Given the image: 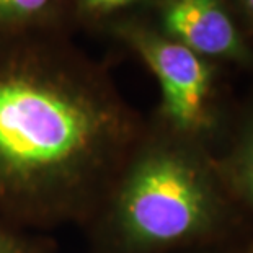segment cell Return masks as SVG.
<instances>
[{"instance_id": "cell-1", "label": "cell", "mask_w": 253, "mask_h": 253, "mask_svg": "<svg viewBox=\"0 0 253 253\" xmlns=\"http://www.w3.org/2000/svg\"><path fill=\"white\" fill-rule=\"evenodd\" d=\"M139 141L103 74L77 54L0 42V219L87 227Z\"/></svg>"}, {"instance_id": "cell-2", "label": "cell", "mask_w": 253, "mask_h": 253, "mask_svg": "<svg viewBox=\"0 0 253 253\" xmlns=\"http://www.w3.org/2000/svg\"><path fill=\"white\" fill-rule=\"evenodd\" d=\"M219 209L198 152L180 142L137 141L85 229L93 253H159L212 232Z\"/></svg>"}, {"instance_id": "cell-3", "label": "cell", "mask_w": 253, "mask_h": 253, "mask_svg": "<svg viewBox=\"0 0 253 253\" xmlns=\"http://www.w3.org/2000/svg\"><path fill=\"white\" fill-rule=\"evenodd\" d=\"M131 42L162 88L164 116L183 137H195L209 126L211 71L201 56L171 38L134 31Z\"/></svg>"}, {"instance_id": "cell-4", "label": "cell", "mask_w": 253, "mask_h": 253, "mask_svg": "<svg viewBox=\"0 0 253 253\" xmlns=\"http://www.w3.org/2000/svg\"><path fill=\"white\" fill-rule=\"evenodd\" d=\"M164 25L171 40L201 57L235 56L240 51L235 25L216 0H171Z\"/></svg>"}, {"instance_id": "cell-5", "label": "cell", "mask_w": 253, "mask_h": 253, "mask_svg": "<svg viewBox=\"0 0 253 253\" xmlns=\"http://www.w3.org/2000/svg\"><path fill=\"white\" fill-rule=\"evenodd\" d=\"M0 253H54V242L46 234L0 219Z\"/></svg>"}, {"instance_id": "cell-6", "label": "cell", "mask_w": 253, "mask_h": 253, "mask_svg": "<svg viewBox=\"0 0 253 253\" xmlns=\"http://www.w3.org/2000/svg\"><path fill=\"white\" fill-rule=\"evenodd\" d=\"M49 0H0V18L23 20L35 17L47 7Z\"/></svg>"}, {"instance_id": "cell-7", "label": "cell", "mask_w": 253, "mask_h": 253, "mask_svg": "<svg viewBox=\"0 0 253 253\" xmlns=\"http://www.w3.org/2000/svg\"><path fill=\"white\" fill-rule=\"evenodd\" d=\"M239 176L245 190H249L250 196L253 198V137L249 145L244 147V152L239 160Z\"/></svg>"}, {"instance_id": "cell-8", "label": "cell", "mask_w": 253, "mask_h": 253, "mask_svg": "<svg viewBox=\"0 0 253 253\" xmlns=\"http://www.w3.org/2000/svg\"><path fill=\"white\" fill-rule=\"evenodd\" d=\"M85 2L88 3V7L96 10H113L125 7V5L134 2V0H85Z\"/></svg>"}, {"instance_id": "cell-9", "label": "cell", "mask_w": 253, "mask_h": 253, "mask_svg": "<svg viewBox=\"0 0 253 253\" xmlns=\"http://www.w3.org/2000/svg\"><path fill=\"white\" fill-rule=\"evenodd\" d=\"M245 3H247V7H249V10L253 13V0H245Z\"/></svg>"}]
</instances>
